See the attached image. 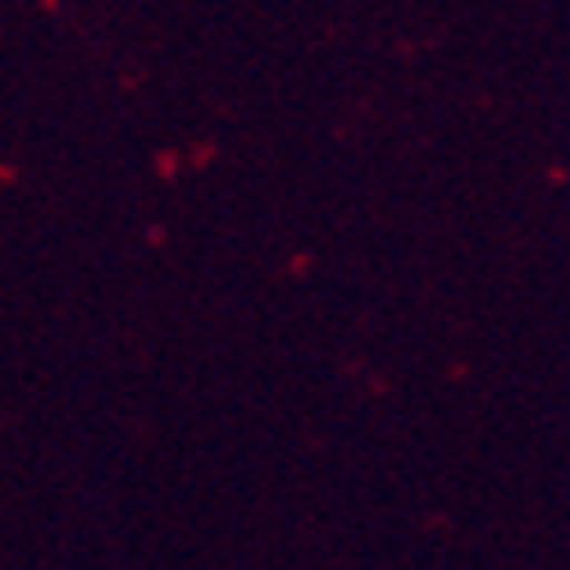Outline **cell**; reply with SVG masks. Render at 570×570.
<instances>
[]
</instances>
